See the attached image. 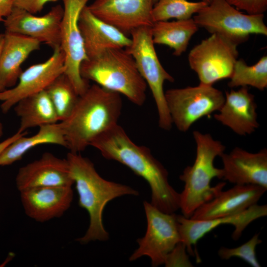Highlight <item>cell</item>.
<instances>
[{
	"mask_svg": "<svg viewBox=\"0 0 267 267\" xmlns=\"http://www.w3.org/2000/svg\"><path fill=\"white\" fill-rule=\"evenodd\" d=\"M90 146L105 159L116 161L143 178L151 191L153 206L166 213L179 209L180 194L170 184L168 172L150 149L134 143L118 124L96 137Z\"/></svg>",
	"mask_w": 267,
	"mask_h": 267,
	"instance_id": "cell-1",
	"label": "cell"
},
{
	"mask_svg": "<svg viewBox=\"0 0 267 267\" xmlns=\"http://www.w3.org/2000/svg\"><path fill=\"white\" fill-rule=\"evenodd\" d=\"M123 107L121 94L94 84L79 95L72 112L59 122L66 148L80 153L98 136L118 124Z\"/></svg>",
	"mask_w": 267,
	"mask_h": 267,
	"instance_id": "cell-2",
	"label": "cell"
},
{
	"mask_svg": "<svg viewBox=\"0 0 267 267\" xmlns=\"http://www.w3.org/2000/svg\"><path fill=\"white\" fill-rule=\"evenodd\" d=\"M66 159L79 196L78 204L87 211L89 218L86 232L76 240L81 244L97 240L107 241L109 233L103 223L105 207L116 198L137 196L139 192L130 186L104 179L96 171L90 160L79 153L69 152Z\"/></svg>",
	"mask_w": 267,
	"mask_h": 267,
	"instance_id": "cell-3",
	"label": "cell"
},
{
	"mask_svg": "<svg viewBox=\"0 0 267 267\" xmlns=\"http://www.w3.org/2000/svg\"><path fill=\"white\" fill-rule=\"evenodd\" d=\"M196 146V157L191 166H187L179 176L184 182L180 194L179 209L182 215L190 218L195 210L214 198L222 190L226 182L212 186L215 178L221 179L222 169L214 166L215 158L224 152L225 146L209 134L193 132Z\"/></svg>",
	"mask_w": 267,
	"mask_h": 267,
	"instance_id": "cell-4",
	"label": "cell"
},
{
	"mask_svg": "<svg viewBox=\"0 0 267 267\" xmlns=\"http://www.w3.org/2000/svg\"><path fill=\"white\" fill-rule=\"evenodd\" d=\"M80 74L84 79L122 94L137 106L145 101L147 85L125 48L107 49L83 61Z\"/></svg>",
	"mask_w": 267,
	"mask_h": 267,
	"instance_id": "cell-5",
	"label": "cell"
},
{
	"mask_svg": "<svg viewBox=\"0 0 267 267\" xmlns=\"http://www.w3.org/2000/svg\"><path fill=\"white\" fill-rule=\"evenodd\" d=\"M132 43L125 48L134 58L138 72L149 87L157 108L158 126L169 131L173 126L165 96V81L175 80L163 67L154 47L151 26H143L133 31Z\"/></svg>",
	"mask_w": 267,
	"mask_h": 267,
	"instance_id": "cell-6",
	"label": "cell"
},
{
	"mask_svg": "<svg viewBox=\"0 0 267 267\" xmlns=\"http://www.w3.org/2000/svg\"><path fill=\"white\" fill-rule=\"evenodd\" d=\"M264 18V14H244L226 0H211L193 18L199 27L221 35L237 45L251 34L267 35Z\"/></svg>",
	"mask_w": 267,
	"mask_h": 267,
	"instance_id": "cell-7",
	"label": "cell"
},
{
	"mask_svg": "<svg viewBox=\"0 0 267 267\" xmlns=\"http://www.w3.org/2000/svg\"><path fill=\"white\" fill-rule=\"evenodd\" d=\"M165 96L172 124L181 132H187L201 118L218 111L225 99L221 90L200 84L168 89Z\"/></svg>",
	"mask_w": 267,
	"mask_h": 267,
	"instance_id": "cell-8",
	"label": "cell"
},
{
	"mask_svg": "<svg viewBox=\"0 0 267 267\" xmlns=\"http://www.w3.org/2000/svg\"><path fill=\"white\" fill-rule=\"evenodd\" d=\"M143 207L146 231L144 236L137 240L138 247L129 261H134L145 256L151 259L152 267H158L164 264L168 254L181 242L177 215L164 213L147 201L143 202Z\"/></svg>",
	"mask_w": 267,
	"mask_h": 267,
	"instance_id": "cell-9",
	"label": "cell"
},
{
	"mask_svg": "<svg viewBox=\"0 0 267 267\" xmlns=\"http://www.w3.org/2000/svg\"><path fill=\"white\" fill-rule=\"evenodd\" d=\"M237 45L218 34H212L189 52L188 62L200 84L213 86L229 79L237 60Z\"/></svg>",
	"mask_w": 267,
	"mask_h": 267,
	"instance_id": "cell-10",
	"label": "cell"
},
{
	"mask_svg": "<svg viewBox=\"0 0 267 267\" xmlns=\"http://www.w3.org/2000/svg\"><path fill=\"white\" fill-rule=\"evenodd\" d=\"M63 14L61 24L60 47L65 55L64 74L79 95L89 87V81L80 74L82 62L88 58L85 51L78 21L82 9L89 0H62Z\"/></svg>",
	"mask_w": 267,
	"mask_h": 267,
	"instance_id": "cell-11",
	"label": "cell"
},
{
	"mask_svg": "<svg viewBox=\"0 0 267 267\" xmlns=\"http://www.w3.org/2000/svg\"><path fill=\"white\" fill-rule=\"evenodd\" d=\"M45 61L32 65L21 73L12 88L0 91V107L7 113L22 99L45 90L64 72L65 55L60 46L54 48Z\"/></svg>",
	"mask_w": 267,
	"mask_h": 267,
	"instance_id": "cell-12",
	"label": "cell"
},
{
	"mask_svg": "<svg viewBox=\"0 0 267 267\" xmlns=\"http://www.w3.org/2000/svg\"><path fill=\"white\" fill-rule=\"evenodd\" d=\"M63 7H51L43 16H36L22 8L14 7L3 22L5 32L22 35L44 43L53 49L60 46L61 24Z\"/></svg>",
	"mask_w": 267,
	"mask_h": 267,
	"instance_id": "cell-13",
	"label": "cell"
},
{
	"mask_svg": "<svg viewBox=\"0 0 267 267\" xmlns=\"http://www.w3.org/2000/svg\"><path fill=\"white\" fill-rule=\"evenodd\" d=\"M153 0H94L91 12L127 35L143 26H152Z\"/></svg>",
	"mask_w": 267,
	"mask_h": 267,
	"instance_id": "cell-14",
	"label": "cell"
},
{
	"mask_svg": "<svg viewBox=\"0 0 267 267\" xmlns=\"http://www.w3.org/2000/svg\"><path fill=\"white\" fill-rule=\"evenodd\" d=\"M267 216V205L255 204L238 213L205 220H193L177 215L178 231L181 242L189 254L194 255L192 246L201 238L221 224L234 226L232 238L237 240L245 228L254 221Z\"/></svg>",
	"mask_w": 267,
	"mask_h": 267,
	"instance_id": "cell-15",
	"label": "cell"
},
{
	"mask_svg": "<svg viewBox=\"0 0 267 267\" xmlns=\"http://www.w3.org/2000/svg\"><path fill=\"white\" fill-rule=\"evenodd\" d=\"M221 179L234 184H253L267 189V149L252 153L236 147L220 156Z\"/></svg>",
	"mask_w": 267,
	"mask_h": 267,
	"instance_id": "cell-16",
	"label": "cell"
},
{
	"mask_svg": "<svg viewBox=\"0 0 267 267\" xmlns=\"http://www.w3.org/2000/svg\"><path fill=\"white\" fill-rule=\"evenodd\" d=\"M15 181L19 191L31 188L72 186L74 184L66 159L47 152L39 159L21 167Z\"/></svg>",
	"mask_w": 267,
	"mask_h": 267,
	"instance_id": "cell-17",
	"label": "cell"
},
{
	"mask_svg": "<svg viewBox=\"0 0 267 267\" xmlns=\"http://www.w3.org/2000/svg\"><path fill=\"white\" fill-rule=\"evenodd\" d=\"M20 192L25 213L40 222L63 216L71 206L73 199L72 186L35 187Z\"/></svg>",
	"mask_w": 267,
	"mask_h": 267,
	"instance_id": "cell-18",
	"label": "cell"
},
{
	"mask_svg": "<svg viewBox=\"0 0 267 267\" xmlns=\"http://www.w3.org/2000/svg\"><path fill=\"white\" fill-rule=\"evenodd\" d=\"M267 190L259 185L235 184L227 190H221L197 209L190 218L205 220L238 213L257 204Z\"/></svg>",
	"mask_w": 267,
	"mask_h": 267,
	"instance_id": "cell-19",
	"label": "cell"
},
{
	"mask_svg": "<svg viewBox=\"0 0 267 267\" xmlns=\"http://www.w3.org/2000/svg\"><path fill=\"white\" fill-rule=\"evenodd\" d=\"M224 96V103L214 118L238 135L253 133L259 127L257 105L248 87L226 91Z\"/></svg>",
	"mask_w": 267,
	"mask_h": 267,
	"instance_id": "cell-20",
	"label": "cell"
},
{
	"mask_svg": "<svg viewBox=\"0 0 267 267\" xmlns=\"http://www.w3.org/2000/svg\"><path fill=\"white\" fill-rule=\"evenodd\" d=\"M78 24L88 58H93L106 49L125 48L131 44V38L95 16L87 5L80 14Z\"/></svg>",
	"mask_w": 267,
	"mask_h": 267,
	"instance_id": "cell-21",
	"label": "cell"
},
{
	"mask_svg": "<svg viewBox=\"0 0 267 267\" xmlns=\"http://www.w3.org/2000/svg\"><path fill=\"white\" fill-rule=\"evenodd\" d=\"M0 54V91L12 88L23 71L21 66L41 43L22 35L5 32Z\"/></svg>",
	"mask_w": 267,
	"mask_h": 267,
	"instance_id": "cell-22",
	"label": "cell"
},
{
	"mask_svg": "<svg viewBox=\"0 0 267 267\" xmlns=\"http://www.w3.org/2000/svg\"><path fill=\"white\" fill-rule=\"evenodd\" d=\"M23 135L10 143L0 154V166H7L21 160L30 149L42 144H52L66 148V143L60 122L39 127L34 135Z\"/></svg>",
	"mask_w": 267,
	"mask_h": 267,
	"instance_id": "cell-23",
	"label": "cell"
},
{
	"mask_svg": "<svg viewBox=\"0 0 267 267\" xmlns=\"http://www.w3.org/2000/svg\"><path fill=\"white\" fill-rule=\"evenodd\" d=\"M20 118L17 131L25 132L29 128L59 122L54 107L45 90L20 100L14 106Z\"/></svg>",
	"mask_w": 267,
	"mask_h": 267,
	"instance_id": "cell-24",
	"label": "cell"
},
{
	"mask_svg": "<svg viewBox=\"0 0 267 267\" xmlns=\"http://www.w3.org/2000/svg\"><path fill=\"white\" fill-rule=\"evenodd\" d=\"M199 27L193 18L154 22L151 26L154 44H164L174 50L173 54L180 56L187 49L192 36Z\"/></svg>",
	"mask_w": 267,
	"mask_h": 267,
	"instance_id": "cell-25",
	"label": "cell"
},
{
	"mask_svg": "<svg viewBox=\"0 0 267 267\" xmlns=\"http://www.w3.org/2000/svg\"><path fill=\"white\" fill-rule=\"evenodd\" d=\"M229 79L230 88L251 86L264 90L267 87V56H263L251 66L242 59H237Z\"/></svg>",
	"mask_w": 267,
	"mask_h": 267,
	"instance_id": "cell-26",
	"label": "cell"
},
{
	"mask_svg": "<svg viewBox=\"0 0 267 267\" xmlns=\"http://www.w3.org/2000/svg\"><path fill=\"white\" fill-rule=\"evenodd\" d=\"M58 116L59 122L67 119L74 108L79 95L68 77L62 74L45 89Z\"/></svg>",
	"mask_w": 267,
	"mask_h": 267,
	"instance_id": "cell-27",
	"label": "cell"
},
{
	"mask_svg": "<svg viewBox=\"0 0 267 267\" xmlns=\"http://www.w3.org/2000/svg\"><path fill=\"white\" fill-rule=\"evenodd\" d=\"M208 4L203 0L193 2L187 0H158L152 8V20L154 23L171 19H189Z\"/></svg>",
	"mask_w": 267,
	"mask_h": 267,
	"instance_id": "cell-28",
	"label": "cell"
},
{
	"mask_svg": "<svg viewBox=\"0 0 267 267\" xmlns=\"http://www.w3.org/2000/svg\"><path fill=\"white\" fill-rule=\"evenodd\" d=\"M259 234L256 233L246 243L235 248L221 247L218 254L222 260H229L232 257L239 258L253 267H260L256 255V247L262 242L259 237Z\"/></svg>",
	"mask_w": 267,
	"mask_h": 267,
	"instance_id": "cell-29",
	"label": "cell"
},
{
	"mask_svg": "<svg viewBox=\"0 0 267 267\" xmlns=\"http://www.w3.org/2000/svg\"><path fill=\"white\" fill-rule=\"evenodd\" d=\"M186 251L185 245L179 242L167 256L164 263L165 267H193Z\"/></svg>",
	"mask_w": 267,
	"mask_h": 267,
	"instance_id": "cell-30",
	"label": "cell"
},
{
	"mask_svg": "<svg viewBox=\"0 0 267 267\" xmlns=\"http://www.w3.org/2000/svg\"><path fill=\"white\" fill-rule=\"evenodd\" d=\"M238 10L249 14H264L267 9V0H226Z\"/></svg>",
	"mask_w": 267,
	"mask_h": 267,
	"instance_id": "cell-31",
	"label": "cell"
},
{
	"mask_svg": "<svg viewBox=\"0 0 267 267\" xmlns=\"http://www.w3.org/2000/svg\"><path fill=\"white\" fill-rule=\"evenodd\" d=\"M58 0H12L14 7L23 9L34 14L41 12L48 2Z\"/></svg>",
	"mask_w": 267,
	"mask_h": 267,
	"instance_id": "cell-32",
	"label": "cell"
},
{
	"mask_svg": "<svg viewBox=\"0 0 267 267\" xmlns=\"http://www.w3.org/2000/svg\"><path fill=\"white\" fill-rule=\"evenodd\" d=\"M13 7L12 0H0V22L4 21Z\"/></svg>",
	"mask_w": 267,
	"mask_h": 267,
	"instance_id": "cell-33",
	"label": "cell"
},
{
	"mask_svg": "<svg viewBox=\"0 0 267 267\" xmlns=\"http://www.w3.org/2000/svg\"><path fill=\"white\" fill-rule=\"evenodd\" d=\"M27 134L26 132H19L17 131L15 134H13L12 136L8 137L6 139L0 142V154L7 147L10 143L13 141L16 140L17 138L20 136Z\"/></svg>",
	"mask_w": 267,
	"mask_h": 267,
	"instance_id": "cell-34",
	"label": "cell"
},
{
	"mask_svg": "<svg viewBox=\"0 0 267 267\" xmlns=\"http://www.w3.org/2000/svg\"><path fill=\"white\" fill-rule=\"evenodd\" d=\"M3 38H4V34H0V54L3 44Z\"/></svg>",
	"mask_w": 267,
	"mask_h": 267,
	"instance_id": "cell-35",
	"label": "cell"
},
{
	"mask_svg": "<svg viewBox=\"0 0 267 267\" xmlns=\"http://www.w3.org/2000/svg\"><path fill=\"white\" fill-rule=\"evenodd\" d=\"M3 134V126L2 124L0 122V137Z\"/></svg>",
	"mask_w": 267,
	"mask_h": 267,
	"instance_id": "cell-36",
	"label": "cell"
},
{
	"mask_svg": "<svg viewBox=\"0 0 267 267\" xmlns=\"http://www.w3.org/2000/svg\"><path fill=\"white\" fill-rule=\"evenodd\" d=\"M158 0H153V1H154V3H155V2H156ZM203 0V1H205L206 2H207V3H209L211 1V0Z\"/></svg>",
	"mask_w": 267,
	"mask_h": 267,
	"instance_id": "cell-37",
	"label": "cell"
}]
</instances>
